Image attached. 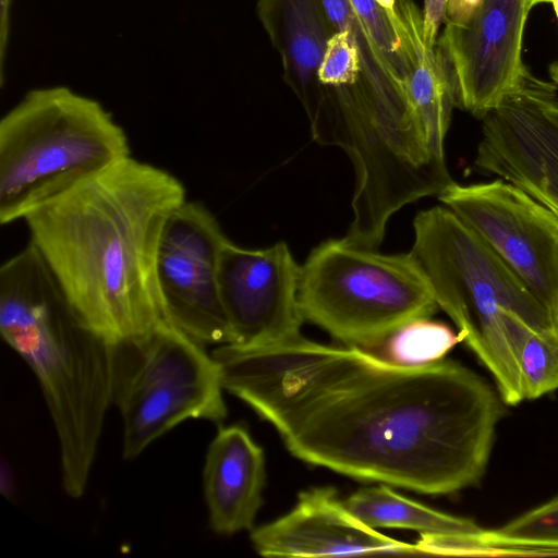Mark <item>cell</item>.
I'll list each match as a JSON object with an SVG mask.
<instances>
[{
    "label": "cell",
    "instance_id": "cell-1",
    "mask_svg": "<svg viewBox=\"0 0 558 558\" xmlns=\"http://www.w3.org/2000/svg\"><path fill=\"white\" fill-rule=\"evenodd\" d=\"M223 389L246 403L306 463L368 482L447 495L483 478L499 392L459 362H388L300 336L213 352Z\"/></svg>",
    "mask_w": 558,
    "mask_h": 558
},
{
    "label": "cell",
    "instance_id": "cell-2",
    "mask_svg": "<svg viewBox=\"0 0 558 558\" xmlns=\"http://www.w3.org/2000/svg\"><path fill=\"white\" fill-rule=\"evenodd\" d=\"M185 201L177 177L130 156L24 221L78 319L114 344L168 322L156 254L168 217Z\"/></svg>",
    "mask_w": 558,
    "mask_h": 558
},
{
    "label": "cell",
    "instance_id": "cell-3",
    "mask_svg": "<svg viewBox=\"0 0 558 558\" xmlns=\"http://www.w3.org/2000/svg\"><path fill=\"white\" fill-rule=\"evenodd\" d=\"M0 332L38 380L58 437L62 488L78 499L112 403V344L82 324L32 242L1 265Z\"/></svg>",
    "mask_w": 558,
    "mask_h": 558
},
{
    "label": "cell",
    "instance_id": "cell-4",
    "mask_svg": "<svg viewBox=\"0 0 558 558\" xmlns=\"http://www.w3.org/2000/svg\"><path fill=\"white\" fill-rule=\"evenodd\" d=\"M410 254L462 341L492 374L508 405L523 401L519 356L530 332L553 327L543 304L453 211L436 206L414 219Z\"/></svg>",
    "mask_w": 558,
    "mask_h": 558
},
{
    "label": "cell",
    "instance_id": "cell-5",
    "mask_svg": "<svg viewBox=\"0 0 558 558\" xmlns=\"http://www.w3.org/2000/svg\"><path fill=\"white\" fill-rule=\"evenodd\" d=\"M130 156L124 129L98 100L64 85L28 90L0 121L1 225Z\"/></svg>",
    "mask_w": 558,
    "mask_h": 558
},
{
    "label": "cell",
    "instance_id": "cell-6",
    "mask_svg": "<svg viewBox=\"0 0 558 558\" xmlns=\"http://www.w3.org/2000/svg\"><path fill=\"white\" fill-rule=\"evenodd\" d=\"M298 304L303 320L362 349L439 308L410 253L383 254L345 238L325 241L311 252L301 266Z\"/></svg>",
    "mask_w": 558,
    "mask_h": 558
},
{
    "label": "cell",
    "instance_id": "cell-7",
    "mask_svg": "<svg viewBox=\"0 0 558 558\" xmlns=\"http://www.w3.org/2000/svg\"><path fill=\"white\" fill-rule=\"evenodd\" d=\"M112 403L123 422L125 460L186 420L227 417L216 360L169 322L112 344Z\"/></svg>",
    "mask_w": 558,
    "mask_h": 558
},
{
    "label": "cell",
    "instance_id": "cell-8",
    "mask_svg": "<svg viewBox=\"0 0 558 558\" xmlns=\"http://www.w3.org/2000/svg\"><path fill=\"white\" fill-rule=\"evenodd\" d=\"M438 199L505 262L551 318L558 306V217L500 178L469 185L453 181Z\"/></svg>",
    "mask_w": 558,
    "mask_h": 558
},
{
    "label": "cell",
    "instance_id": "cell-9",
    "mask_svg": "<svg viewBox=\"0 0 558 558\" xmlns=\"http://www.w3.org/2000/svg\"><path fill=\"white\" fill-rule=\"evenodd\" d=\"M228 240L203 203L185 201L168 217L158 242L155 271L166 319L203 345L233 341L218 279Z\"/></svg>",
    "mask_w": 558,
    "mask_h": 558
},
{
    "label": "cell",
    "instance_id": "cell-10",
    "mask_svg": "<svg viewBox=\"0 0 558 558\" xmlns=\"http://www.w3.org/2000/svg\"><path fill=\"white\" fill-rule=\"evenodd\" d=\"M557 86L527 71L482 119L474 166L514 184L558 217Z\"/></svg>",
    "mask_w": 558,
    "mask_h": 558
},
{
    "label": "cell",
    "instance_id": "cell-11",
    "mask_svg": "<svg viewBox=\"0 0 558 558\" xmlns=\"http://www.w3.org/2000/svg\"><path fill=\"white\" fill-rule=\"evenodd\" d=\"M526 0H482L461 21H445L436 46L456 86L457 106L483 119L522 82Z\"/></svg>",
    "mask_w": 558,
    "mask_h": 558
},
{
    "label": "cell",
    "instance_id": "cell-12",
    "mask_svg": "<svg viewBox=\"0 0 558 558\" xmlns=\"http://www.w3.org/2000/svg\"><path fill=\"white\" fill-rule=\"evenodd\" d=\"M301 266L284 242L245 248L228 240L219 258V291L233 341L247 348L279 344L301 335Z\"/></svg>",
    "mask_w": 558,
    "mask_h": 558
},
{
    "label": "cell",
    "instance_id": "cell-13",
    "mask_svg": "<svg viewBox=\"0 0 558 558\" xmlns=\"http://www.w3.org/2000/svg\"><path fill=\"white\" fill-rule=\"evenodd\" d=\"M250 538L264 557L420 554L415 543L389 537L361 521L333 487L301 492L289 512L253 527Z\"/></svg>",
    "mask_w": 558,
    "mask_h": 558
},
{
    "label": "cell",
    "instance_id": "cell-14",
    "mask_svg": "<svg viewBox=\"0 0 558 558\" xmlns=\"http://www.w3.org/2000/svg\"><path fill=\"white\" fill-rule=\"evenodd\" d=\"M266 462L263 448L240 425L219 426L203 470L210 529L219 535L252 530L263 505Z\"/></svg>",
    "mask_w": 558,
    "mask_h": 558
},
{
    "label": "cell",
    "instance_id": "cell-15",
    "mask_svg": "<svg viewBox=\"0 0 558 558\" xmlns=\"http://www.w3.org/2000/svg\"><path fill=\"white\" fill-rule=\"evenodd\" d=\"M256 13L278 51L283 80L311 122L323 101L317 71L335 31L320 0H257Z\"/></svg>",
    "mask_w": 558,
    "mask_h": 558
},
{
    "label": "cell",
    "instance_id": "cell-16",
    "mask_svg": "<svg viewBox=\"0 0 558 558\" xmlns=\"http://www.w3.org/2000/svg\"><path fill=\"white\" fill-rule=\"evenodd\" d=\"M398 1L412 50L408 99L430 147L445 158V137L457 106L453 76L437 46L429 47L424 40L422 11L412 0Z\"/></svg>",
    "mask_w": 558,
    "mask_h": 558
},
{
    "label": "cell",
    "instance_id": "cell-17",
    "mask_svg": "<svg viewBox=\"0 0 558 558\" xmlns=\"http://www.w3.org/2000/svg\"><path fill=\"white\" fill-rule=\"evenodd\" d=\"M344 504L371 527L413 530L423 538L472 535L482 530L471 519L436 510L381 483L357 489Z\"/></svg>",
    "mask_w": 558,
    "mask_h": 558
},
{
    "label": "cell",
    "instance_id": "cell-18",
    "mask_svg": "<svg viewBox=\"0 0 558 558\" xmlns=\"http://www.w3.org/2000/svg\"><path fill=\"white\" fill-rule=\"evenodd\" d=\"M463 557H558V494L506 524L454 544Z\"/></svg>",
    "mask_w": 558,
    "mask_h": 558
},
{
    "label": "cell",
    "instance_id": "cell-19",
    "mask_svg": "<svg viewBox=\"0 0 558 558\" xmlns=\"http://www.w3.org/2000/svg\"><path fill=\"white\" fill-rule=\"evenodd\" d=\"M385 76L404 95L412 50L398 0H349ZM408 97V95H407Z\"/></svg>",
    "mask_w": 558,
    "mask_h": 558
},
{
    "label": "cell",
    "instance_id": "cell-20",
    "mask_svg": "<svg viewBox=\"0 0 558 558\" xmlns=\"http://www.w3.org/2000/svg\"><path fill=\"white\" fill-rule=\"evenodd\" d=\"M461 341L459 332L448 325L425 317L404 324L365 350L398 365L421 366L442 360Z\"/></svg>",
    "mask_w": 558,
    "mask_h": 558
},
{
    "label": "cell",
    "instance_id": "cell-21",
    "mask_svg": "<svg viewBox=\"0 0 558 558\" xmlns=\"http://www.w3.org/2000/svg\"><path fill=\"white\" fill-rule=\"evenodd\" d=\"M523 400L558 389V330L530 332L519 356Z\"/></svg>",
    "mask_w": 558,
    "mask_h": 558
},
{
    "label": "cell",
    "instance_id": "cell-22",
    "mask_svg": "<svg viewBox=\"0 0 558 558\" xmlns=\"http://www.w3.org/2000/svg\"><path fill=\"white\" fill-rule=\"evenodd\" d=\"M324 11L336 32L349 33L356 43L362 59V81L378 98L403 95L381 72L365 32L349 0H320Z\"/></svg>",
    "mask_w": 558,
    "mask_h": 558
},
{
    "label": "cell",
    "instance_id": "cell-23",
    "mask_svg": "<svg viewBox=\"0 0 558 558\" xmlns=\"http://www.w3.org/2000/svg\"><path fill=\"white\" fill-rule=\"evenodd\" d=\"M363 72L360 49L347 32H336L327 41L317 78L325 87L356 84Z\"/></svg>",
    "mask_w": 558,
    "mask_h": 558
},
{
    "label": "cell",
    "instance_id": "cell-24",
    "mask_svg": "<svg viewBox=\"0 0 558 558\" xmlns=\"http://www.w3.org/2000/svg\"><path fill=\"white\" fill-rule=\"evenodd\" d=\"M448 0H424L423 37L429 47H435L438 39L439 27L446 17Z\"/></svg>",
    "mask_w": 558,
    "mask_h": 558
},
{
    "label": "cell",
    "instance_id": "cell-25",
    "mask_svg": "<svg viewBox=\"0 0 558 558\" xmlns=\"http://www.w3.org/2000/svg\"><path fill=\"white\" fill-rule=\"evenodd\" d=\"M12 0H0V83L4 81V61L10 34V10Z\"/></svg>",
    "mask_w": 558,
    "mask_h": 558
},
{
    "label": "cell",
    "instance_id": "cell-26",
    "mask_svg": "<svg viewBox=\"0 0 558 558\" xmlns=\"http://www.w3.org/2000/svg\"><path fill=\"white\" fill-rule=\"evenodd\" d=\"M0 492L8 500H14L17 497V484L10 463L1 458L0 462Z\"/></svg>",
    "mask_w": 558,
    "mask_h": 558
},
{
    "label": "cell",
    "instance_id": "cell-27",
    "mask_svg": "<svg viewBox=\"0 0 558 558\" xmlns=\"http://www.w3.org/2000/svg\"><path fill=\"white\" fill-rule=\"evenodd\" d=\"M550 75L556 85H558V62L550 66Z\"/></svg>",
    "mask_w": 558,
    "mask_h": 558
},
{
    "label": "cell",
    "instance_id": "cell-28",
    "mask_svg": "<svg viewBox=\"0 0 558 558\" xmlns=\"http://www.w3.org/2000/svg\"><path fill=\"white\" fill-rule=\"evenodd\" d=\"M550 319H551L553 327H554L556 330H558V306H557V308H556V311H555V313L553 314V316H551V318H550Z\"/></svg>",
    "mask_w": 558,
    "mask_h": 558
},
{
    "label": "cell",
    "instance_id": "cell-29",
    "mask_svg": "<svg viewBox=\"0 0 558 558\" xmlns=\"http://www.w3.org/2000/svg\"><path fill=\"white\" fill-rule=\"evenodd\" d=\"M529 5L531 7V9H533L535 5L539 4V3H546V2H550V0H526Z\"/></svg>",
    "mask_w": 558,
    "mask_h": 558
},
{
    "label": "cell",
    "instance_id": "cell-30",
    "mask_svg": "<svg viewBox=\"0 0 558 558\" xmlns=\"http://www.w3.org/2000/svg\"><path fill=\"white\" fill-rule=\"evenodd\" d=\"M550 2L553 3L555 12H556L557 17H558V0H550Z\"/></svg>",
    "mask_w": 558,
    "mask_h": 558
}]
</instances>
